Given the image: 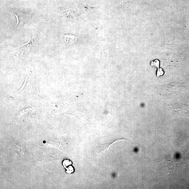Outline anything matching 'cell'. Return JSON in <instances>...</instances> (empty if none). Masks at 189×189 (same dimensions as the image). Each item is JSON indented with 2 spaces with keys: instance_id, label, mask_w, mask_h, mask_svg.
I'll use <instances>...</instances> for the list:
<instances>
[{
  "instance_id": "6da1fadb",
  "label": "cell",
  "mask_w": 189,
  "mask_h": 189,
  "mask_svg": "<svg viewBox=\"0 0 189 189\" xmlns=\"http://www.w3.org/2000/svg\"><path fill=\"white\" fill-rule=\"evenodd\" d=\"M62 38L63 42L67 44H72L77 40L76 37L73 35L62 34Z\"/></svg>"
},
{
  "instance_id": "7a4b0ae2",
  "label": "cell",
  "mask_w": 189,
  "mask_h": 189,
  "mask_svg": "<svg viewBox=\"0 0 189 189\" xmlns=\"http://www.w3.org/2000/svg\"><path fill=\"white\" fill-rule=\"evenodd\" d=\"M72 164V161L68 159H66L63 162V165L64 168L67 167L69 165H70Z\"/></svg>"
},
{
  "instance_id": "3957f363",
  "label": "cell",
  "mask_w": 189,
  "mask_h": 189,
  "mask_svg": "<svg viewBox=\"0 0 189 189\" xmlns=\"http://www.w3.org/2000/svg\"><path fill=\"white\" fill-rule=\"evenodd\" d=\"M66 169L67 171H66V172L67 173H69V174H70V173H73L74 172V168L73 167L71 166H69L68 168H65Z\"/></svg>"
},
{
  "instance_id": "277c9868",
  "label": "cell",
  "mask_w": 189,
  "mask_h": 189,
  "mask_svg": "<svg viewBox=\"0 0 189 189\" xmlns=\"http://www.w3.org/2000/svg\"><path fill=\"white\" fill-rule=\"evenodd\" d=\"M151 64L152 65L154 66H155V67H157L159 68V62L158 60H156L154 62H152L151 63Z\"/></svg>"
}]
</instances>
